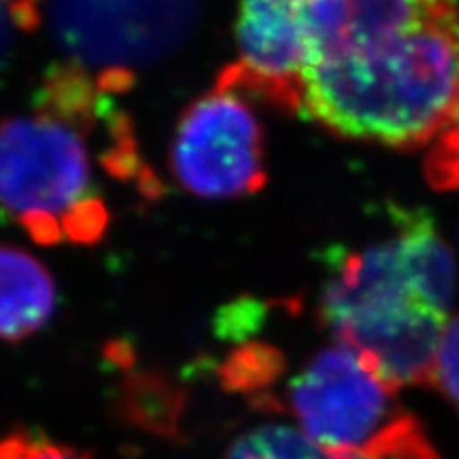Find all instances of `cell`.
<instances>
[{"instance_id":"obj_1","label":"cell","mask_w":459,"mask_h":459,"mask_svg":"<svg viewBox=\"0 0 459 459\" xmlns=\"http://www.w3.org/2000/svg\"><path fill=\"white\" fill-rule=\"evenodd\" d=\"M303 113L342 138L433 143L459 106V4L305 3Z\"/></svg>"},{"instance_id":"obj_2","label":"cell","mask_w":459,"mask_h":459,"mask_svg":"<svg viewBox=\"0 0 459 459\" xmlns=\"http://www.w3.org/2000/svg\"><path fill=\"white\" fill-rule=\"evenodd\" d=\"M389 214V236L329 253L320 312L337 342L400 391L435 381L455 263L427 212L393 205Z\"/></svg>"},{"instance_id":"obj_3","label":"cell","mask_w":459,"mask_h":459,"mask_svg":"<svg viewBox=\"0 0 459 459\" xmlns=\"http://www.w3.org/2000/svg\"><path fill=\"white\" fill-rule=\"evenodd\" d=\"M91 136L42 109L0 121V209L42 246H94L108 232Z\"/></svg>"},{"instance_id":"obj_4","label":"cell","mask_w":459,"mask_h":459,"mask_svg":"<svg viewBox=\"0 0 459 459\" xmlns=\"http://www.w3.org/2000/svg\"><path fill=\"white\" fill-rule=\"evenodd\" d=\"M199 20L192 3H57L40 25L67 60L94 75L131 74L180 48Z\"/></svg>"},{"instance_id":"obj_5","label":"cell","mask_w":459,"mask_h":459,"mask_svg":"<svg viewBox=\"0 0 459 459\" xmlns=\"http://www.w3.org/2000/svg\"><path fill=\"white\" fill-rule=\"evenodd\" d=\"M396 393L360 352L335 342L297 373L285 400L312 442L329 454H351L406 415Z\"/></svg>"},{"instance_id":"obj_6","label":"cell","mask_w":459,"mask_h":459,"mask_svg":"<svg viewBox=\"0 0 459 459\" xmlns=\"http://www.w3.org/2000/svg\"><path fill=\"white\" fill-rule=\"evenodd\" d=\"M169 165L182 188L201 199H239L266 184L264 133L247 100L214 89L184 109Z\"/></svg>"},{"instance_id":"obj_7","label":"cell","mask_w":459,"mask_h":459,"mask_svg":"<svg viewBox=\"0 0 459 459\" xmlns=\"http://www.w3.org/2000/svg\"><path fill=\"white\" fill-rule=\"evenodd\" d=\"M236 45L238 60L221 71L214 86L303 113L305 81L314 62L305 3L261 0L241 4Z\"/></svg>"},{"instance_id":"obj_8","label":"cell","mask_w":459,"mask_h":459,"mask_svg":"<svg viewBox=\"0 0 459 459\" xmlns=\"http://www.w3.org/2000/svg\"><path fill=\"white\" fill-rule=\"evenodd\" d=\"M57 290L47 266L25 249L0 246V339L20 342L48 324Z\"/></svg>"},{"instance_id":"obj_9","label":"cell","mask_w":459,"mask_h":459,"mask_svg":"<svg viewBox=\"0 0 459 459\" xmlns=\"http://www.w3.org/2000/svg\"><path fill=\"white\" fill-rule=\"evenodd\" d=\"M224 459H333V455L297 427L261 425L238 437Z\"/></svg>"},{"instance_id":"obj_10","label":"cell","mask_w":459,"mask_h":459,"mask_svg":"<svg viewBox=\"0 0 459 459\" xmlns=\"http://www.w3.org/2000/svg\"><path fill=\"white\" fill-rule=\"evenodd\" d=\"M333 459H440L423 429L411 415H402L368 448L351 454H332Z\"/></svg>"},{"instance_id":"obj_11","label":"cell","mask_w":459,"mask_h":459,"mask_svg":"<svg viewBox=\"0 0 459 459\" xmlns=\"http://www.w3.org/2000/svg\"><path fill=\"white\" fill-rule=\"evenodd\" d=\"M425 172L433 188L459 190V106L450 125L430 143Z\"/></svg>"},{"instance_id":"obj_12","label":"cell","mask_w":459,"mask_h":459,"mask_svg":"<svg viewBox=\"0 0 459 459\" xmlns=\"http://www.w3.org/2000/svg\"><path fill=\"white\" fill-rule=\"evenodd\" d=\"M0 459H91L31 429H16L0 437Z\"/></svg>"},{"instance_id":"obj_13","label":"cell","mask_w":459,"mask_h":459,"mask_svg":"<svg viewBox=\"0 0 459 459\" xmlns=\"http://www.w3.org/2000/svg\"><path fill=\"white\" fill-rule=\"evenodd\" d=\"M433 385L459 410V318L448 324L440 341Z\"/></svg>"},{"instance_id":"obj_14","label":"cell","mask_w":459,"mask_h":459,"mask_svg":"<svg viewBox=\"0 0 459 459\" xmlns=\"http://www.w3.org/2000/svg\"><path fill=\"white\" fill-rule=\"evenodd\" d=\"M40 27V4H0V64L6 60L16 31H35Z\"/></svg>"}]
</instances>
